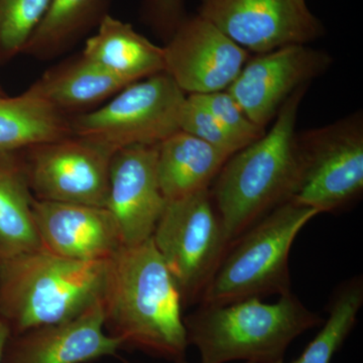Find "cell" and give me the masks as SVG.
<instances>
[{"label": "cell", "mask_w": 363, "mask_h": 363, "mask_svg": "<svg viewBox=\"0 0 363 363\" xmlns=\"http://www.w3.org/2000/svg\"><path fill=\"white\" fill-rule=\"evenodd\" d=\"M102 304L105 331L123 348L173 362L185 357L183 302L152 238L108 259Z\"/></svg>", "instance_id": "1"}, {"label": "cell", "mask_w": 363, "mask_h": 363, "mask_svg": "<svg viewBox=\"0 0 363 363\" xmlns=\"http://www.w3.org/2000/svg\"><path fill=\"white\" fill-rule=\"evenodd\" d=\"M310 84L286 100L269 133L229 157L210 189L230 243L269 212L291 201L297 186L298 112Z\"/></svg>", "instance_id": "2"}, {"label": "cell", "mask_w": 363, "mask_h": 363, "mask_svg": "<svg viewBox=\"0 0 363 363\" xmlns=\"http://www.w3.org/2000/svg\"><path fill=\"white\" fill-rule=\"evenodd\" d=\"M108 259L81 262L40 248L0 262V319L11 335L75 319L102 301Z\"/></svg>", "instance_id": "3"}, {"label": "cell", "mask_w": 363, "mask_h": 363, "mask_svg": "<svg viewBox=\"0 0 363 363\" xmlns=\"http://www.w3.org/2000/svg\"><path fill=\"white\" fill-rule=\"evenodd\" d=\"M184 323L189 346L197 348L201 363H276L284 360L295 339L324 320L290 292L274 304L250 298L200 305L184 317Z\"/></svg>", "instance_id": "4"}, {"label": "cell", "mask_w": 363, "mask_h": 363, "mask_svg": "<svg viewBox=\"0 0 363 363\" xmlns=\"http://www.w3.org/2000/svg\"><path fill=\"white\" fill-rule=\"evenodd\" d=\"M318 214L293 201L269 212L230 243L199 304L226 305L292 292L291 248L298 233Z\"/></svg>", "instance_id": "5"}, {"label": "cell", "mask_w": 363, "mask_h": 363, "mask_svg": "<svg viewBox=\"0 0 363 363\" xmlns=\"http://www.w3.org/2000/svg\"><path fill=\"white\" fill-rule=\"evenodd\" d=\"M185 99L162 72L126 86L95 111L72 117V133L111 157L133 145H159L180 130Z\"/></svg>", "instance_id": "6"}, {"label": "cell", "mask_w": 363, "mask_h": 363, "mask_svg": "<svg viewBox=\"0 0 363 363\" xmlns=\"http://www.w3.org/2000/svg\"><path fill=\"white\" fill-rule=\"evenodd\" d=\"M152 238L184 308L199 304L230 247L210 189L167 202Z\"/></svg>", "instance_id": "7"}, {"label": "cell", "mask_w": 363, "mask_h": 363, "mask_svg": "<svg viewBox=\"0 0 363 363\" xmlns=\"http://www.w3.org/2000/svg\"><path fill=\"white\" fill-rule=\"evenodd\" d=\"M298 173L291 201L318 213H335L359 198L363 191L362 114L300 133Z\"/></svg>", "instance_id": "8"}, {"label": "cell", "mask_w": 363, "mask_h": 363, "mask_svg": "<svg viewBox=\"0 0 363 363\" xmlns=\"http://www.w3.org/2000/svg\"><path fill=\"white\" fill-rule=\"evenodd\" d=\"M35 199L105 207L111 157L75 135L21 150Z\"/></svg>", "instance_id": "9"}, {"label": "cell", "mask_w": 363, "mask_h": 363, "mask_svg": "<svg viewBox=\"0 0 363 363\" xmlns=\"http://www.w3.org/2000/svg\"><path fill=\"white\" fill-rule=\"evenodd\" d=\"M198 14L257 54L307 45L324 33L306 0H200Z\"/></svg>", "instance_id": "10"}, {"label": "cell", "mask_w": 363, "mask_h": 363, "mask_svg": "<svg viewBox=\"0 0 363 363\" xmlns=\"http://www.w3.org/2000/svg\"><path fill=\"white\" fill-rule=\"evenodd\" d=\"M331 63L327 52L306 45H286L247 61L226 91L253 123L266 128L286 100Z\"/></svg>", "instance_id": "11"}, {"label": "cell", "mask_w": 363, "mask_h": 363, "mask_svg": "<svg viewBox=\"0 0 363 363\" xmlns=\"http://www.w3.org/2000/svg\"><path fill=\"white\" fill-rule=\"evenodd\" d=\"M164 72L188 94L226 90L248 51L199 14L186 16L164 44Z\"/></svg>", "instance_id": "12"}, {"label": "cell", "mask_w": 363, "mask_h": 363, "mask_svg": "<svg viewBox=\"0 0 363 363\" xmlns=\"http://www.w3.org/2000/svg\"><path fill=\"white\" fill-rule=\"evenodd\" d=\"M157 150L159 145H138L111 157L105 208L116 221L123 247L152 238L166 208L157 177Z\"/></svg>", "instance_id": "13"}, {"label": "cell", "mask_w": 363, "mask_h": 363, "mask_svg": "<svg viewBox=\"0 0 363 363\" xmlns=\"http://www.w3.org/2000/svg\"><path fill=\"white\" fill-rule=\"evenodd\" d=\"M121 348L105 331L100 301L71 321L9 336L1 363H87L116 357Z\"/></svg>", "instance_id": "14"}, {"label": "cell", "mask_w": 363, "mask_h": 363, "mask_svg": "<svg viewBox=\"0 0 363 363\" xmlns=\"http://www.w3.org/2000/svg\"><path fill=\"white\" fill-rule=\"evenodd\" d=\"M33 207L40 245L54 255L94 262L111 259L123 247L116 221L105 207L35 198Z\"/></svg>", "instance_id": "15"}, {"label": "cell", "mask_w": 363, "mask_h": 363, "mask_svg": "<svg viewBox=\"0 0 363 363\" xmlns=\"http://www.w3.org/2000/svg\"><path fill=\"white\" fill-rule=\"evenodd\" d=\"M124 87L80 52L50 67L26 91L72 118L95 111Z\"/></svg>", "instance_id": "16"}, {"label": "cell", "mask_w": 363, "mask_h": 363, "mask_svg": "<svg viewBox=\"0 0 363 363\" xmlns=\"http://www.w3.org/2000/svg\"><path fill=\"white\" fill-rule=\"evenodd\" d=\"M81 52L126 86L164 72V48L111 14L86 40Z\"/></svg>", "instance_id": "17"}, {"label": "cell", "mask_w": 363, "mask_h": 363, "mask_svg": "<svg viewBox=\"0 0 363 363\" xmlns=\"http://www.w3.org/2000/svg\"><path fill=\"white\" fill-rule=\"evenodd\" d=\"M231 156L204 140L179 130L159 143L157 177L167 202L211 189Z\"/></svg>", "instance_id": "18"}, {"label": "cell", "mask_w": 363, "mask_h": 363, "mask_svg": "<svg viewBox=\"0 0 363 363\" xmlns=\"http://www.w3.org/2000/svg\"><path fill=\"white\" fill-rule=\"evenodd\" d=\"M21 152H0V262L42 247Z\"/></svg>", "instance_id": "19"}, {"label": "cell", "mask_w": 363, "mask_h": 363, "mask_svg": "<svg viewBox=\"0 0 363 363\" xmlns=\"http://www.w3.org/2000/svg\"><path fill=\"white\" fill-rule=\"evenodd\" d=\"M111 0H51L23 54L50 61L70 52L108 16Z\"/></svg>", "instance_id": "20"}, {"label": "cell", "mask_w": 363, "mask_h": 363, "mask_svg": "<svg viewBox=\"0 0 363 363\" xmlns=\"http://www.w3.org/2000/svg\"><path fill=\"white\" fill-rule=\"evenodd\" d=\"M73 135L70 117L28 91L0 96V152H21Z\"/></svg>", "instance_id": "21"}, {"label": "cell", "mask_w": 363, "mask_h": 363, "mask_svg": "<svg viewBox=\"0 0 363 363\" xmlns=\"http://www.w3.org/2000/svg\"><path fill=\"white\" fill-rule=\"evenodd\" d=\"M362 305V277L344 281L329 302L328 319L322 324L321 330L308 344L302 354L291 362L281 360L276 363H331L332 358L342 347L357 325Z\"/></svg>", "instance_id": "22"}, {"label": "cell", "mask_w": 363, "mask_h": 363, "mask_svg": "<svg viewBox=\"0 0 363 363\" xmlns=\"http://www.w3.org/2000/svg\"><path fill=\"white\" fill-rule=\"evenodd\" d=\"M51 0H0V66L23 54Z\"/></svg>", "instance_id": "23"}, {"label": "cell", "mask_w": 363, "mask_h": 363, "mask_svg": "<svg viewBox=\"0 0 363 363\" xmlns=\"http://www.w3.org/2000/svg\"><path fill=\"white\" fill-rule=\"evenodd\" d=\"M180 130L204 140L229 156L242 150L197 94H189L182 107Z\"/></svg>", "instance_id": "24"}, {"label": "cell", "mask_w": 363, "mask_h": 363, "mask_svg": "<svg viewBox=\"0 0 363 363\" xmlns=\"http://www.w3.org/2000/svg\"><path fill=\"white\" fill-rule=\"evenodd\" d=\"M197 95L224 130L240 143L242 149L266 133L264 128L248 118L240 104L226 90Z\"/></svg>", "instance_id": "25"}, {"label": "cell", "mask_w": 363, "mask_h": 363, "mask_svg": "<svg viewBox=\"0 0 363 363\" xmlns=\"http://www.w3.org/2000/svg\"><path fill=\"white\" fill-rule=\"evenodd\" d=\"M185 0H143L140 18L164 44L185 20Z\"/></svg>", "instance_id": "26"}, {"label": "cell", "mask_w": 363, "mask_h": 363, "mask_svg": "<svg viewBox=\"0 0 363 363\" xmlns=\"http://www.w3.org/2000/svg\"><path fill=\"white\" fill-rule=\"evenodd\" d=\"M9 336H11V332L4 322L0 319V363L2 362V357H4V347L7 340H9Z\"/></svg>", "instance_id": "27"}, {"label": "cell", "mask_w": 363, "mask_h": 363, "mask_svg": "<svg viewBox=\"0 0 363 363\" xmlns=\"http://www.w3.org/2000/svg\"><path fill=\"white\" fill-rule=\"evenodd\" d=\"M175 363H189L187 360L185 359V357L180 358V359H177ZM245 363H252V362H245Z\"/></svg>", "instance_id": "28"}, {"label": "cell", "mask_w": 363, "mask_h": 363, "mask_svg": "<svg viewBox=\"0 0 363 363\" xmlns=\"http://www.w3.org/2000/svg\"><path fill=\"white\" fill-rule=\"evenodd\" d=\"M4 95H6V91H4V86L0 83V96H4Z\"/></svg>", "instance_id": "29"}]
</instances>
